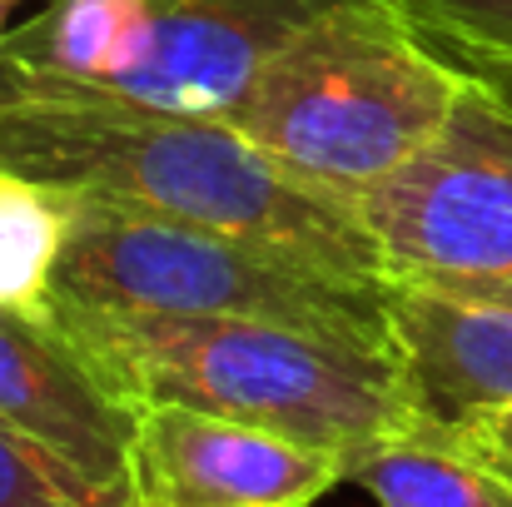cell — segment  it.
<instances>
[{"label":"cell","mask_w":512,"mask_h":507,"mask_svg":"<svg viewBox=\"0 0 512 507\" xmlns=\"http://www.w3.org/2000/svg\"><path fill=\"white\" fill-rule=\"evenodd\" d=\"M75 199L0 165V309L50 314Z\"/></svg>","instance_id":"11"},{"label":"cell","mask_w":512,"mask_h":507,"mask_svg":"<svg viewBox=\"0 0 512 507\" xmlns=\"http://www.w3.org/2000/svg\"><path fill=\"white\" fill-rule=\"evenodd\" d=\"M388 314L403 378L433 428L512 403V309L393 279Z\"/></svg>","instance_id":"9"},{"label":"cell","mask_w":512,"mask_h":507,"mask_svg":"<svg viewBox=\"0 0 512 507\" xmlns=\"http://www.w3.org/2000/svg\"><path fill=\"white\" fill-rule=\"evenodd\" d=\"M75 199L70 244L55 274V299L110 314L165 319H244L393 353L388 284L343 279L264 244L150 219L120 204Z\"/></svg>","instance_id":"5"},{"label":"cell","mask_w":512,"mask_h":507,"mask_svg":"<svg viewBox=\"0 0 512 507\" xmlns=\"http://www.w3.org/2000/svg\"><path fill=\"white\" fill-rule=\"evenodd\" d=\"M0 165L80 199L234 234L343 279L388 284L363 219L259 155L229 120L105 100H0Z\"/></svg>","instance_id":"1"},{"label":"cell","mask_w":512,"mask_h":507,"mask_svg":"<svg viewBox=\"0 0 512 507\" xmlns=\"http://www.w3.org/2000/svg\"><path fill=\"white\" fill-rule=\"evenodd\" d=\"M343 0H50L0 45V100L229 120L264 60Z\"/></svg>","instance_id":"4"},{"label":"cell","mask_w":512,"mask_h":507,"mask_svg":"<svg viewBox=\"0 0 512 507\" xmlns=\"http://www.w3.org/2000/svg\"><path fill=\"white\" fill-rule=\"evenodd\" d=\"M348 483H358L378 507H512L508 478L468 458L433 423L348 458Z\"/></svg>","instance_id":"10"},{"label":"cell","mask_w":512,"mask_h":507,"mask_svg":"<svg viewBox=\"0 0 512 507\" xmlns=\"http://www.w3.org/2000/svg\"><path fill=\"white\" fill-rule=\"evenodd\" d=\"M5 10H10V0H0V45H5V35H10V30H5Z\"/></svg>","instance_id":"17"},{"label":"cell","mask_w":512,"mask_h":507,"mask_svg":"<svg viewBox=\"0 0 512 507\" xmlns=\"http://www.w3.org/2000/svg\"><path fill=\"white\" fill-rule=\"evenodd\" d=\"M463 80V65L393 0H343L264 60L229 125L284 174L353 209L448 125Z\"/></svg>","instance_id":"3"},{"label":"cell","mask_w":512,"mask_h":507,"mask_svg":"<svg viewBox=\"0 0 512 507\" xmlns=\"http://www.w3.org/2000/svg\"><path fill=\"white\" fill-rule=\"evenodd\" d=\"M50 314L130 403H184L239 418L339 453L343 468L363 448L428 423L393 353L279 324L110 314L70 299H55Z\"/></svg>","instance_id":"2"},{"label":"cell","mask_w":512,"mask_h":507,"mask_svg":"<svg viewBox=\"0 0 512 507\" xmlns=\"http://www.w3.org/2000/svg\"><path fill=\"white\" fill-rule=\"evenodd\" d=\"M413 284V279H408ZM428 289H443V294H458V299H478V304H503L512 309V274L508 279H438Z\"/></svg>","instance_id":"15"},{"label":"cell","mask_w":512,"mask_h":507,"mask_svg":"<svg viewBox=\"0 0 512 507\" xmlns=\"http://www.w3.org/2000/svg\"><path fill=\"white\" fill-rule=\"evenodd\" d=\"M468 458H478L483 468L503 473L512 483V403L503 408H483V413H468L463 423L443 428Z\"/></svg>","instance_id":"14"},{"label":"cell","mask_w":512,"mask_h":507,"mask_svg":"<svg viewBox=\"0 0 512 507\" xmlns=\"http://www.w3.org/2000/svg\"><path fill=\"white\" fill-rule=\"evenodd\" d=\"M0 423L105 483H130L140 403H130L55 314L0 309Z\"/></svg>","instance_id":"8"},{"label":"cell","mask_w":512,"mask_h":507,"mask_svg":"<svg viewBox=\"0 0 512 507\" xmlns=\"http://www.w3.org/2000/svg\"><path fill=\"white\" fill-rule=\"evenodd\" d=\"M0 507H140L135 483H105L0 423Z\"/></svg>","instance_id":"12"},{"label":"cell","mask_w":512,"mask_h":507,"mask_svg":"<svg viewBox=\"0 0 512 507\" xmlns=\"http://www.w3.org/2000/svg\"><path fill=\"white\" fill-rule=\"evenodd\" d=\"M130 483L140 507H314L348 483V468L339 453L239 418L140 403Z\"/></svg>","instance_id":"7"},{"label":"cell","mask_w":512,"mask_h":507,"mask_svg":"<svg viewBox=\"0 0 512 507\" xmlns=\"http://www.w3.org/2000/svg\"><path fill=\"white\" fill-rule=\"evenodd\" d=\"M448 125L353 209L388 279H508L512 274V105L473 70Z\"/></svg>","instance_id":"6"},{"label":"cell","mask_w":512,"mask_h":507,"mask_svg":"<svg viewBox=\"0 0 512 507\" xmlns=\"http://www.w3.org/2000/svg\"><path fill=\"white\" fill-rule=\"evenodd\" d=\"M463 70H473L478 80H488V85L512 105V65H463Z\"/></svg>","instance_id":"16"},{"label":"cell","mask_w":512,"mask_h":507,"mask_svg":"<svg viewBox=\"0 0 512 507\" xmlns=\"http://www.w3.org/2000/svg\"><path fill=\"white\" fill-rule=\"evenodd\" d=\"M453 65H512V0H393Z\"/></svg>","instance_id":"13"}]
</instances>
